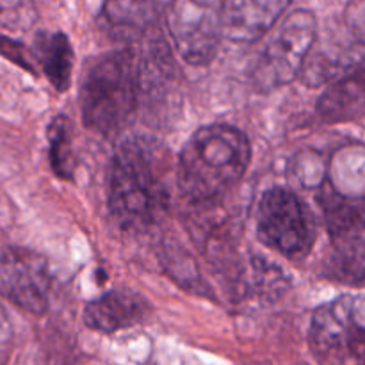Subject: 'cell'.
I'll list each match as a JSON object with an SVG mask.
<instances>
[{"label": "cell", "instance_id": "5b68a950", "mask_svg": "<svg viewBox=\"0 0 365 365\" xmlns=\"http://www.w3.org/2000/svg\"><path fill=\"white\" fill-rule=\"evenodd\" d=\"M316 34L317 21L310 11L287 14L253 64L252 84L264 93L291 84L305 66Z\"/></svg>", "mask_w": 365, "mask_h": 365}, {"label": "cell", "instance_id": "52a82bcc", "mask_svg": "<svg viewBox=\"0 0 365 365\" xmlns=\"http://www.w3.org/2000/svg\"><path fill=\"white\" fill-rule=\"evenodd\" d=\"M225 4L227 0H171L168 31L187 64L203 66L214 59L223 38Z\"/></svg>", "mask_w": 365, "mask_h": 365}, {"label": "cell", "instance_id": "8992f818", "mask_svg": "<svg viewBox=\"0 0 365 365\" xmlns=\"http://www.w3.org/2000/svg\"><path fill=\"white\" fill-rule=\"evenodd\" d=\"M257 234L267 248L289 259H303L316 241V221L294 192L273 187L260 198Z\"/></svg>", "mask_w": 365, "mask_h": 365}, {"label": "cell", "instance_id": "2e32d148", "mask_svg": "<svg viewBox=\"0 0 365 365\" xmlns=\"http://www.w3.org/2000/svg\"><path fill=\"white\" fill-rule=\"evenodd\" d=\"M170 4L171 0H106L103 16L113 27L143 31L166 13Z\"/></svg>", "mask_w": 365, "mask_h": 365}, {"label": "cell", "instance_id": "4fadbf2b", "mask_svg": "<svg viewBox=\"0 0 365 365\" xmlns=\"http://www.w3.org/2000/svg\"><path fill=\"white\" fill-rule=\"evenodd\" d=\"M317 202L323 209L328 232L335 239L356 235L365 228V203L339 195L328 182L321 189Z\"/></svg>", "mask_w": 365, "mask_h": 365}, {"label": "cell", "instance_id": "e0dca14e", "mask_svg": "<svg viewBox=\"0 0 365 365\" xmlns=\"http://www.w3.org/2000/svg\"><path fill=\"white\" fill-rule=\"evenodd\" d=\"M48 153L50 166L61 180H71L75 168L73 146H71V123L66 116L52 118L48 125Z\"/></svg>", "mask_w": 365, "mask_h": 365}, {"label": "cell", "instance_id": "6da1fadb", "mask_svg": "<svg viewBox=\"0 0 365 365\" xmlns=\"http://www.w3.org/2000/svg\"><path fill=\"white\" fill-rule=\"evenodd\" d=\"M166 155L152 139L134 135L114 152L107 178L109 209L127 230L143 232L170 207Z\"/></svg>", "mask_w": 365, "mask_h": 365}, {"label": "cell", "instance_id": "9a60e30c", "mask_svg": "<svg viewBox=\"0 0 365 365\" xmlns=\"http://www.w3.org/2000/svg\"><path fill=\"white\" fill-rule=\"evenodd\" d=\"M328 184L339 195L365 203V145L346 146L335 155Z\"/></svg>", "mask_w": 365, "mask_h": 365}, {"label": "cell", "instance_id": "5bb4252c", "mask_svg": "<svg viewBox=\"0 0 365 365\" xmlns=\"http://www.w3.org/2000/svg\"><path fill=\"white\" fill-rule=\"evenodd\" d=\"M324 277L346 285H365V237L335 239L324 262Z\"/></svg>", "mask_w": 365, "mask_h": 365}, {"label": "cell", "instance_id": "7c38bea8", "mask_svg": "<svg viewBox=\"0 0 365 365\" xmlns=\"http://www.w3.org/2000/svg\"><path fill=\"white\" fill-rule=\"evenodd\" d=\"M34 52L43 73L59 93L70 88L73 48L63 32H39L34 41Z\"/></svg>", "mask_w": 365, "mask_h": 365}, {"label": "cell", "instance_id": "9c48e42d", "mask_svg": "<svg viewBox=\"0 0 365 365\" xmlns=\"http://www.w3.org/2000/svg\"><path fill=\"white\" fill-rule=\"evenodd\" d=\"M291 0H227L223 36L235 43H253L271 31Z\"/></svg>", "mask_w": 365, "mask_h": 365}, {"label": "cell", "instance_id": "ba28073f", "mask_svg": "<svg viewBox=\"0 0 365 365\" xmlns=\"http://www.w3.org/2000/svg\"><path fill=\"white\" fill-rule=\"evenodd\" d=\"M52 274L43 255L18 246H0V296L34 316L48 310Z\"/></svg>", "mask_w": 365, "mask_h": 365}, {"label": "cell", "instance_id": "277c9868", "mask_svg": "<svg viewBox=\"0 0 365 365\" xmlns=\"http://www.w3.org/2000/svg\"><path fill=\"white\" fill-rule=\"evenodd\" d=\"M309 342L323 365H365V296H341L319 307Z\"/></svg>", "mask_w": 365, "mask_h": 365}, {"label": "cell", "instance_id": "3957f363", "mask_svg": "<svg viewBox=\"0 0 365 365\" xmlns=\"http://www.w3.org/2000/svg\"><path fill=\"white\" fill-rule=\"evenodd\" d=\"M139 98V56L132 48L116 50L100 57L82 81V120L89 130L114 134L130 120Z\"/></svg>", "mask_w": 365, "mask_h": 365}, {"label": "cell", "instance_id": "ac0fdd59", "mask_svg": "<svg viewBox=\"0 0 365 365\" xmlns=\"http://www.w3.org/2000/svg\"><path fill=\"white\" fill-rule=\"evenodd\" d=\"M38 21L34 0H0V25L9 31H29Z\"/></svg>", "mask_w": 365, "mask_h": 365}, {"label": "cell", "instance_id": "7a4b0ae2", "mask_svg": "<svg viewBox=\"0 0 365 365\" xmlns=\"http://www.w3.org/2000/svg\"><path fill=\"white\" fill-rule=\"evenodd\" d=\"M252 160L246 134L230 125H205L189 138L178 159V187L185 198L210 203L227 195Z\"/></svg>", "mask_w": 365, "mask_h": 365}, {"label": "cell", "instance_id": "d6986e66", "mask_svg": "<svg viewBox=\"0 0 365 365\" xmlns=\"http://www.w3.org/2000/svg\"><path fill=\"white\" fill-rule=\"evenodd\" d=\"M9 321H7V316L4 314L2 307H0V346L9 341Z\"/></svg>", "mask_w": 365, "mask_h": 365}, {"label": "cell", "instance_id": "30bf717a", "mask_svg": "<svg viewBox=\"0 0 365 365\" xmlns=\"http://www.w3.org/2000/svg\"><path fill=\"white\" fill-rule=\"evenodd\" d=\"M150 312V305L138 292L116 289L93 299L84 309V323L102 334L132 328L141 323Z\"/></svg>", "mask_w": 365, "mask_h": 365}, {"label": "cell", "instance_id": "8fae6325", "mask_svg": "<svg viewBox=\"0 0 365 365\" xmlns=\"http://www.w3.org/2000/svg\"><path fill=\"white\" fill-rule=\"evenodd\" d=\"M317 110L327 121L353 120L365 113V61L323 93Z\"/></svg>", "mask_w": 365, "mask_h": 365}]
</instances>
